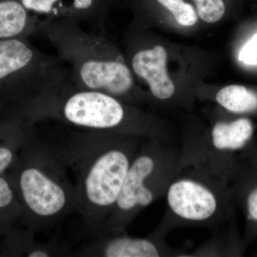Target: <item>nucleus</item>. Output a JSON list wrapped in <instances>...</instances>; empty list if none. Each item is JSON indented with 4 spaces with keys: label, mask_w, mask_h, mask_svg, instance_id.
Instances as JSON below:
<instances>
[{
    "label": "nucleus",
    "mask_w": 257,
    "mask_h": 257,
    "mask_svg": "<svg viewBox=\"0 0 257 257\" xmlns=\"http://www.w3.org/2000/svg\"><path fill=\"white\" fill-rule=\"evenodd\" d=\"M146 138L81 130L56 147L74 176L77 211L95 235L112 211L128 168Z\"/></svg>",
    "instance_id": "1"
},
{
    "label": "nucleus",
    "mask_w": 257,
    "mask_h": 257,
    "mask_svg": "<svg viewBox=\"0 0 257 257\" xmlns=\"http://www.w3.org/2000/svg\"><path fill=\"white\" fill-rule=\"evenodd\" d=\"M34 126L7 172L23 214L20 222L36 232L77 211L75 188L55 147L42 141Z\"/></svg>",
    "instance_id": "2"
},
{
    "label": "nucleus",
    "mask_w": 257,
    "mask_h": 257,
    "mask_svg": "<svg viewBox=\"0 0 257 257\" xmlns=\"http://www.w3.org/2000/svg\"><path fill=\"white\" fill-rule=\"evenodd\" d=\"M16 111L32 123L55 119L81 130L110 132L175 143L169 135L150 126L144 115L124 101L105 92L81 89L71 80L62 89Z\"/></svg>",
    "instance_id": "3"
},
{
    "label": "nucleus",
    "mask_w": 257,
    "mask_h": 257,
    "mask_svg": "<svg viewBox=\"0 0 257 257\" xmlns=\"http://www.w3.org/2000/svg\"><path fill=\"white\" fill-rule=\"evenodd\" d=\"M41 32L61 60L70 66L69 78L74 85L105 92L123 101L136 95L131 69L102 35L84 31L79 21L68 18L51 20Z\"/></svg>",
    "instance_id": "4"
},
{
    "label": "nucleus",
    "mask_w": 257,
    "mask_h": 257,
    "mask_svg": "<svg viewBox=\"0 0 257 257\" xmlns=\"http://www.w3.org/2000/svg\"><path fill=\"white\" fill-rule=\"evenodd\" d=\"M167 207L154 230L165 237L184 226L205 228L214 234L236 222V209L229 193L227 177L182 159L165 196Z\"/></svg>",
    "instance_id": "5"
},
{
    "label": "nucleus",
    "mask_w": 257,
    "mask_h": 257,
    "mask_svg": "<svg viewBox=\"0 0 257 257\" xmlns=\"http://www.w3.org/2000/svg\"><path fill=\"white\" fill-rule=\"evenodd\" d=\"M181 162V145L146 139L128 168L112 211L97 234L125 231L140 211L165 197Z\"/></svg>",
    "instance_id": "6"
},
{
    "label": "nucleus",
    "mask_w": 257,
    "mask_h": 257,
    "mask_svg": "<svg viewBox=\"0 0 257 257\" xmlns=\"http://www.w3.org/2000/svg\"><path fill=\"white\" fill-rule=\"evenodd\" d=\"M69 80L58 58L39 50L28 38L0 40V112L52 94Z\"/></svg>",
    "instance_id": "7"
},
{
    "label": "nucleus",
    "mask_w": 257,
    "mask_h": 257,
    "mask_svg": "<svg viewBox=\"0 0 257 257\" xmlns=\"http://www.w3.org/2000/svg\"><path fill=\"white\" fill-rule=\"evenodd\" d=\"M251 118L237 116L216 121L208 133L186 134L181 145L182 159L227 177L236 157L254 140Z\"/></svg>",
    "instance_id": "8"
},
{
    "label": "nucleus",
    "mask_w": 257,
    "mask_h": 257,
    "mask_svg": "<svg viewBox=\"0 0 257 257\" xmlns=\"http://www.w3.org/2000/svg\"><path fill=\"white\" fill-rule=\"evenodd\" d=\"M92 243L82 249L81 254L103 257L185 256L184 253L171 247L165 237L155 231L146 237H136L125 231L99 233Z\"/></svg>",
    "instance_id": "9"
},
{
    "label": "nucleus",
    "mask_w": 257,
    "mask_h": 257,
    "mask_svg": "<svg viewBox=\"0 0 257 257\" xmlns=\"http://www.w3.org/2000/svg\"><path fill=\"white\" fill-rule=\"evenodd\" d=\"M230 198L245 221L243 240L248 246L257 239V173L243 157L233 162L227 174Z\"/></svg>",
    "instance_id": "10"
},
{
    "label": "nucleus",
    "mask_w": 257,
    "mask_h": 257,
    "mask_svg": "<svg viewBox=\"0 0 257 257\" xmlns=\"http://www.w3.org/2000/svg\"><path fill=\"white\" fill-rule=\"evenodd\" d=\"M167 51L157 45L152 48H138L130 59L132 72L147 82L152 96L159 100H168L176 91L167 74Z\"/></svg>",
    "instance_id": "11"
},
{
    "label": "nucleus",
    "mask_w": 257,
    "mask_h": 257,
    "mask_svg": "<svg viewBox=\"0 0 257 257\" xmlns=\"http://www.w3.org/2000/svg\"><path fill=\"white\" fill-rule=\"evenodd\" d=\"M51 20L30 13L19 0H0V40L28 38Z\"/></svg>",
    "instance_id": "12"
},
{
    "label": "nucleus",
    "mask_w": 257,
    "mask_h": 257,
    "mask_svg": "<svg viewBox=\"0 0 257 257\" xmlns=\"http://www.w3.org/2000/svg\"><path fill=\"white\" fill-rule=\"evenodd\" d=\"M34 125L14 111L0 113V175L6 174L14 165Z\"/></svg>",
    "instance_id": "13"
},
{
    "label": "nucleus",
    "mask_w": 257,
    "mask_h": 257,
    "mask_svg": "<svg viewBox=\"0 0 257 257\" xmlns=\"http://www.w3.org/2000/svg\"><path fill=\"white\" fill-rule=\"evenodd\" d=\"M33 231L15 226L5 236L2 256L51 257L63 256L68 248L56 242L37 243Z\"/></svg>",
    "instance_id": "14"
},
{
    "label": "nucleus",
    "mask_w": 257,
    "mask_h": 257,
    "mask_svg": "<svg viewBox=\"0 0 257 257\" xmlns=\"http://www.w3.org/2000/svg\"><path fill=\"white\" fill-rule=\"evenodd\" d=\"M215 100L222 109L234 116L257 117V89L231 84L216 93Z\"/></svg>",
    "instance_id": "15"
},
{
    "label": "nucleus",
    "mask_w": 257,
    "mask_h": 257,
    "mask_svg": "<svg viewBox=\"0 0 257 257\" xmlns=\"http://www.w3.org/2000/svg\"><path fill=\"white\" fill-rule=\"evenodd\" d=\"M213 239L198 248L191 256H241L246 250V243L239 234L237 223L216 233Z\"/></svg>",
    "instance_id": "16"
},
{
    "label": "nucleus",
    "mask_w": 257,
    "mask_h": 257,
    "mask_svg": "<svg viewBox=\"0 0 257 257\" xmlns=\"http://www.w3.org/2000/svg\"><path fill=\"white\" fill-rule=\"evenodd\" d=\"M23 211L8 175H0V235L9 234L21 220Z\"/></svg>",
    "instance_id": "17"
},
{
    "label": "nucleus",
    "mask_w": 257,
    "mask_h": 257,
    "mask_svg": "<svg viewBox=\"0 0 257 257\" xmlns=\"http://www.w3.org/2000/svg\"><path fill=\"white\" fill-rule=\"evenodd\" d=\"M109 0H64V17L97 27L104 19Z\"/></svg>",
    "instance_id": "18"
},
{
    "label": "nucleus",
    "mask_w": 257,
    "mask_h": 257,
    "mask_svg": "<svg viewBox=\"0 0 257 257\" xmlns=\"http://www.w3.org/2000/svg\"><path fill=\"white\" fill-rule=\"evenodd\" d=\"M30 13L46 20L64 17V0H19Z\"/></svg>",
    "instance_id": "19"
},
{
    "label": "nucleus",
    "mask_w": 257,
    "mask_h": 257,
    "mask_svg": "<svg viewBox=\"0 0 257 257\" xmlns=\"http://www.w3.org/2000/svg\"><path fill=\"white\" fill-rule=\"evenodd\" d=\"M192 2L198 17L207 23H217L222 19L229 8L228 5L231 3L228 0H192Z\"/></svg>",
    "instance_id": "20"
},
{
    "label": "nucleus",
    "mask_w": 257,
    "mask_h": 257,
    "mask_svg": "<svg viewBox=\"0 0 257 257\" xmlns=\"http://www.w3.org/2000/svg\"><path fill=\"white\" fill-rule=\"evenodd\" d=\"M239 60L248 64L257 62V33L243 46L239 54Z\"/></svg>",
    "instance_id": "21"
},
{
    "label": "nucleus",
    "mask_w": 257,
    "mask_h": 257,
    "mask_svg": "<svg viewBox=\"0 0 257 257\" xmlns=\"http://www.w3.org/2000/svg\"><path fill=\"white\" fill-rule=\"evenodd\" d=\"M239 156L243 157L247 161L249 165L257 173V140H254L251 145L243 150Z\"/></svg>",
    "instance_id": "22"
},
{
    "label": "nucleus",
    "mask_w": 257,
    "mask_h": 257,
    "mask_svg": "<svg viewBox=\"0 0 257 257\" xmlns=\"http://www.w3.org/2000/svg\"><path fill=\"white\" fill-rule=\"evenodd\" d=\"M256 140H257V138H256Z\"/></svg>",
    "instance_id": "23"
},
{
    "label": "nucleus",
    "mask_w": 257,
    "mask_h": 257,
    "mask_svg": "<svg viewBox=\"0 0 257 257\" xmlns=\"http://www.w3.org/2000/svg\"><path fill=\"white\" fill-rule=\"evenodd\" d=\"M256 256H257V255H256Z\"/></svg>",
    "instance_id": "24"
}]
</instances>
